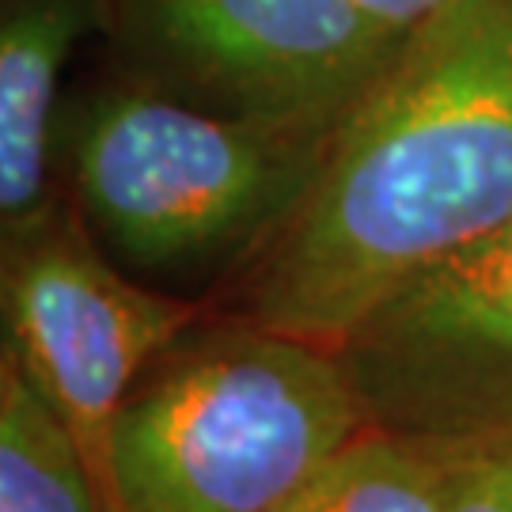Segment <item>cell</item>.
<instances>
[{
  "label": "cell",
  "instance_id": "1",
  "mask_svg": "<svg viewBox=\"0 0 512 512\" xmlns=\"http://www.w3.org/2000/svg\"><path fill=\"white\" fill-rule=\"evenodd\" d=\"M512 224V0H452L334 129L304 202L232 274V315L338 349Z\"/></svg>",
  "mask_w": 512,
  "mask_h": 512
},
{
  "label": "cell",
  "instance_id": "8",
  "mask_svg": "<svg viewBox=\"0 0 512 512\" xmlns=\"http://www.w3.org/2000/svg\"><path fill=\"white\" fill-rule=\"evenodd\" d=\"M0 512H107L69 421L0 353Z\"/></svg>",
  "mask_w": 512,
  "mask_h": 512
},
{
  "label": "cell",
  "instance_id": "6",
  "mask_svg": "<svg viewBox=\"0 0 512 512\" xmlns=\"http://www.w3.org/2000/svg\"><path fill=\"white\" fill-rule=\"evenodd\" d=\"M338 357L372 429L433 448L512 437V224L399 289Z\"/></svg>",
  "mask_w": 512,
  "mask_h": 512
},
{
  "label": "cell",
  "instance_id": "10",
  "mask_svg": "<svg viewBox=\"0 0 512 512\" xmlns=\"http://www.w3.org/2000/svg\"><path fill=\"white\" fill-rule=\"evenodd\" d=\"M437 452L448 463V512H512V437Z\"/></svg>",
  "mask_w": 512,
  "mask_h": 512
},
{
  "label": "cell",
  "instance_id": "11",
  "mask_svg": "<svg viewBox=\"0 0 512 512\" xmlns=\"http://www.w3.org/2000/svg\"><path fill=\"white\" fill-rule=\"evenodd\" d=\"M384 35H391L395 42L414 38L433 19L452 4V0H353Z\"/></svg>",
  "mask_w": 512,
  "mask_h": 512
},
{
  "label": "cell",
  "instance_id": "4",
  "mask_svg": "<svg viewBox=\"0 0 512 512\" xmlns=\"http://www.w3.org/2000/svg\"><path fill=\"white\" fill-rule=\"evenodd\" d=\"M126 76L194 107L338 129L406 42L353 0H110Z\"/></svg>",
  "mask_w": 512,
  "mask_h": 512
},
{
  "label": "cell",
  "instance_id": "5",
  "mask_svg": "<svg viewBox=\"0 0 512 512\" xmlns=\"http://www.w3.org/2000/svg\"><path fill=\"white\" fill-rule=\"evenodd\" d=\"M0 311V353L69 421L107 501V448L118 410L152 361L209 311L114 270L69 198L31 228L4 236Z\"/></svg>",
  "mask_w": 512,
  "mask_h": 512
},
{
  "label": "cell",
  "instance_id": "3",
  "mask_svg": "<svg viewBox=\"0 0 512 512\" xmlns=\"http://www.w3.org/2000/svg\"><path fill=\"white\" fill-rule=\"evenodd\" d=\"M330 137L217 114L122 76L61 107L57 164L76 213L126 266L236 274L304 202Z\"/></svg>",
  "mask_w": 512,
  "mask_h": 512
},
{
  "label": "cell",
  "instance_id": "2",
  "mask_svg": "<svg viewBox=\"0 0 512 512\" xmlns=\"http://www.w3.org/2000/svg\"><path fill=\"white\" fill-rule=\"evenodd\" d=\"M365 429L338 349L202 319L114 418L107 512H277Z\"/></svg>",
  "mask_w": 512,
  "mask_h": 512
},
{
  "label": "cell",
  "instance_id": "7",
  "mask_svg": "<svg viewBox=\"0 0 512 512\" xmlns=\"http://www.w3.org/2000/svg\"><path fill=\"white\" fill-rule=\"evenodd\" d=\"M110 0L0 4V236H16L57 202L61 76L76 42L107 27Z\"/></svg>",
  "mask_w": 512,
  "mask_h": 512
},
{
  "label": "cell",
  "instance_id": "9",
  "mask_svg": "<svg viewBox=\"0 0 512 512\" xmlns=\"http://www.w3.org/2000/svg\"><path fill=\"white\" fill-rule=\"evenodd\" d=\"M277 512H448V463L433 444L368 425Z\"/></svg>",
  "mask_w": 512,
  "mask_h": 512
}]
</instances>
